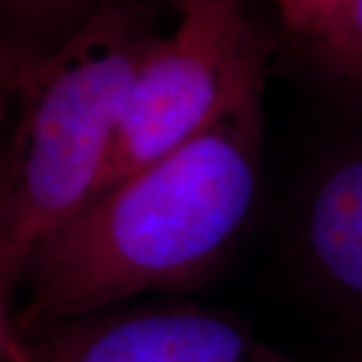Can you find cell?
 I'll use <instances>...</instances> for the list:
<instances>
[{
    "label": "cell",
    "mask_w": 362,
    "mask_h": 362,
    "mask_svg": "<svg viewBox=\"0 0 362 362\" xmlns=\"http://www.w3.org/2000/svg\"><path fill=\"white\" fill-rule=\"evenodd\" d=\"M300 47L320 81L338 95L362 103V0H346Z\"/></svg>",
    "instance_id": "7"
},
{
    "label": "cell",
    "mask_w": 362,
    "mask_h": 362,
    "mask_svg": "<svg viewBox=\"0 0 362 362\" xmlns=\"http://www.w3.org/2000/svg\"><path fill=\"white\" fill-rule=\"evenodd\" d=\"M171 4L177 25L143 61L95 197L187 141L242 95L264 87L274 40L254 0Z\"/></svg>",
    "instance_id": "3"
},
{
    "label": "cell",
    "mask_w": 362,
    "mask_h": 362,
    "mask_svg": "<svg viewBox=\"0 0 362 362\" xmlns=\"http://www.w3.org/2000/svg\"><path fill=\"white\" fill-rule=\"evenodd\" d=\"M18 334V332H16ZM6 362H296L226 312L107 308L18 334Z\"/></svg>",
    "instance_id": "4"
},
{
    "label": "cell",
    "mask_w": 362,
    "mask_h": 362,
    "mask_svg": "<svg viewBox=\"0 0 362 362\" xmlns=\"http://www.w3.org/2000/svg\"><path fill=\"white\" fill-rule=\"evenodd\" d=\"M153 0H107L51 54L23 66L6 135L0 272L97 194L143 61L161 37Z\"/></svg>",
    "instance_id": "2"
},
{
    "label": "cell",
    "mask_w": 362,
    "mask_h": 362,
    "mask_svg": "<svg viewBox=\"0 0 362 362\" xmlns=\"http://www.w3.org/2000/svg\"><path fill=\"white\" fill-rule=\"evenodd\" d=\"M290 247L308 294L362 342V141L334 147L310 169Z\"/></svg>",
    "instance_id": "5"
},
{
    "label": "cell",
    "mask_w": 362,
    "mask_h": 362,
    "mask_svg": "<svg viewBox=\"0 0 362 362\" xmlns=\"http://www.w3.org/2000/svg\"><path fill=\"white\" fill-rule=\"evenodd\" d=\"M264 87L54 226L21 276L18 334L202 284L242 235L262 173Z\"/></svg>",
    "instance_id": "1"
},
{
    "label": "cell",
    "mask_w": 362,
    "mask_h": 362,
    "mask_svg": "<svg viewBox=\"0 0 362 362\" xmlns=\"http://www.w3.org/2000/svg\"><path fill=\"white\" fill-rule=\"evenodd\" d=\"M107 0H0V42L26 65L57 51Z\"/></svg>",
    "instance_id": "6"
},
{
    "label": "cell",
    "mask_w": 362,
    "mask_h": 362,
    "mask_svg": "<svg viewBox=\"0 0 362 362\" xmlns=\"http://www.w3.org/2000/svg\"><path fill=\"white\" fill-rule=\"evenodd\" d=\"M13 99H14V95L0 99V220H2V195H4V157H6V135H8V125H11Z\"/></svg>",
    "instance_id": "11"
},
{
    "label": "cell",
    "mask_w": 362,
    "mask_h": 362,
    "mask_svg": "<svg viewBox=\"0 0 362 362\" xmlns=\"http://www.w3.org/2000/svg\"><path fill=\"white\" fill-rule=\"evenodd\" d=\"M280 25L296 42L314 37L346 0H274Z\"/></svg>",
    "instance_id": "8"
},
{
    "label": "cell",
    "mask_w": 362,
    "mask_h": 362,
    "mask_svg": "<svg viewBox=\"0 0 362 362\" xmlns=\"http://www.w3.org/2000/svg\"><path fill=\"white\" fill-rule=\"evenodd\" d=\"M11 282L4 278V274L0 272V362L8 361L11 352H13L14 344H16V326L8 316V308H6V294H8Z\"/></svg>",
    "instance_id": "9"
},
{
    "label": "cell",
    "mask_w": 362,
    "mask_h": 362,
    "mask_svg": "<svg viewBox=\"0 0 362 362\" xmlns=\"http://www.w3.org/2000/svg\"><path fill=\"white\" fill-rule=\"evenodd\" d=\"M354 362H362V356H361V358H358V361H354Z\"/></svg>",
    "instance_id": "12"
},
{
    "label": "cell",
    "mask_w": 362,
    "mask_h": 362,
    "mask_svg": "<svg viewBox=\"0 0 362 362\" xmlns=\"http://www.w3.org/2000/svg\"><path fill=\"white\" fill-rule=\"evenodd\" d=\"M23 66L25 65L6 49V45L0 42V99L14 95Z\"/></svg>",
    "instance_id": "10"
}]
</instances>
